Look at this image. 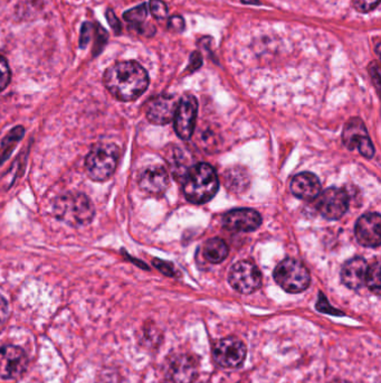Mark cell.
I'll list each match as a JSON object with an SVG mask.
<instances>
[{
  "mask_svg": "<svg viewBox=\"0 0 381 383\" xmlns=\"http://www.w3.org/2000/svg\"><path fill=\"white\" fill-rule=\"evenodd\" d=\"M243 1L247 4H256L257 3L256 0H243Z\"/></svg>",
  "mask_w": 381,
  "mask_h": 383,
  "instance_id": "34",
  "label": "cell"
},
{
  "mask_svg": "<svg viewBox=\"0 0 381 383\" xmlns=\"http://www.w3.org/2000/svg\"><path fill=\"white\" fill-rule=\"evenodd\" d=\"M333 383H349V382H345V381H337V382H333Z\"/></svg>",
  "mask_w": 381,
  "mask_h": 383,
  "instance_id": "35",
  "label": "cell"
},
{
  "mask_svg": "<svg viewBox=\"0 0 381 383\" xmlns=\"http://www.w3.org/2000/svg\"><path fill=\"white\" fill-rule=\"evenodd\" d=\"M224 182L226 188L231 190L235 193H241L249 188V172L245 170L244 167L236 166L226 170L224 175Z\"/></svg>",
  "mask_w": 381,
  "mask_h": 383,
  "instance_id": "19",
  "label": "cell"
},
{
  "mask_svg": "<svg viewBox=\"0 0 381 383\" xmlns=\"http://www.w3.org/2000/svg\"><path fill=\"white\" fill-rule=\"evenodd\" d=\"M317 209L328 220H339L349 209V196L343 188H330L317 198Z\"/></svg>",
  "mask_w": 381,
  "mask_h": 383,
  "instance_id": "8",
  "label": "cell"
},
{
  "mask_svg": "<svg viewBox=\"0 0 381 383\" xmlns=\"http://www.w3.org/2000/svg\"><path fill=\"white\" fill-rule=\"evenodd\" d=\"M147 15H148V8H147L145 4H142V5L127 11V13H125L123 17L131 26L135 27V29L139 33L147 35V36H151V35L155 34V29L151 25L143 26V21L147 19Z\"/></svg>",
  "mask_w": 381,
  "mask_h": 383,
  "instance_id": "20",
  "label": "cell"
},
{
  "mask_svg": "<svg viewBox=\"0 0 381 383\" xmlns=\"http://www.w3.org/2000/svg\"><path fill=\"white\" fill-rule=\"evenodd\" d=\"M366 285L371 292L380 294V263L377 260L372 266L368 267L366 275Z\"/></svg>",
  "mask_w": 381,
  "mask_h": 383,
  "instance_id": "23",
  "label": "cell"
},
{
  "mask_svg": "<svg viewBox=\"0 0 381 383\" xmlns=\"http://www.w3.org/2000/svg\"><path fill=\"white\" fill-rule=\"evenodd\" d=\"M317 308L318 310H321V312H323V313L335 314H335H337V315H343V314L340 313V312L333 310V308L329 305L327 298L324 297L323 295L322 294H320V300L319 302H318Z\"/></svg>",
  "mask_w": 381,
  "mask_h": 383,
  "instance_id": "28",
  "label": "cell"
},
{
  "mask_svg": "<svg viewBox=\"0 0 381 383\" xmlns=\"http://www.w3.org/2000/svg\"><path fill=\"white\" fill-rule=\"evenodd\" d=\"M367 270L368 265L365 259L360 257L350 259L343 265L341 280L350 290H360L361 287L366 284Z\"/></svg>",
  "mask_w": 381,
  "mask_h": 383,
  "instance_id": "18",
  "label": "cell"
},
{
  "mask_svg": "<svg viewBox=\"0 0 381 383\" xmlns=\"http://www.w3.org/2000/svg\"><path fill=\"white\" fill-rule=\"evenodd\" d=\"M197 374V362L190 355H176L169 362L168 377L174 383H192Z\"/></svg>",
  "mask_w": 381,
  "mask_h": 383,
  "instance_id": "15",
  "label": "cell"
},
{
  "mask_svg": "<svg viewBox=\"0 0 381 383\" xmlns=\"http://www.w3.org/2000/svg\"><path fill=\"white\" fill-rule=\"evenodd\" d=\"M177 102L169 96H158L149 100L145 106V115L155 125H166L174 119Z\"/></svg>",
  "mask_w": 381,
  "mask_h": 383,
  "instance_id": "14",
  "label": "cell"
},
{
  "mask_svg": "<svg viewBox=\"0 0 381 383\" xmlns=\"http://www.w3.org/2000/svg\"><path fill=\"white\" fill-rule=\"evenodd\" d=\"M153 265L166 276L174 277L176 275L174 274L176 271H174V266L170 262H166V261L160 260V259H155Z\"/></svg>",
  "mask_w": 381,
  "mask_h": 383,
  "instance_id": "27",
  "label": "cell"
},
{
  "mask_svg": "<svg viewBox=\"0 0 381 383\" xmlns=\"http://www.w3.org/2000/svg\"><path fill=\"white\" fill-rule=\"evenodd\" d=\"M139 186L147 193L162 194L169 188V175L164 167L151 166L139 178Z\"/></svg>",
  "mask_w": 381,
  "mask_h": 383,
  "instance_id": "17",
  "label": "cell"
},
{
  "mask_svg": "<svg viewBox=\"0 0 381 383\" xmlns=\"http://www.w3.org/2000/svg\"><path fill=\"white\" fill-rule=\"evenodd\" d=\"M169 29L172 31H182L184 29V19L180 16H174L172 19H169L168 24Z\"/></svg>",
  "mask_w": 381,
  "mask_h": 383,
  "instance_id": "29",
  "label": "cell"
},
{
  "mask_svg": "<svg viewBox=\"0 0 381 383\" xmlns=\"http://www.w3.org/2000/svg\"><path fill=\"white\" fill-rule=\"evenodd\" d=\"M11 68L8 66L7 61L3 56H0V92L7 88L11 82Z\"/></svg>",
  "mask_w": 381,
  "mask_h": 383,
  "instance_id": "24",
  "label": "cell"
},
{
  "mask_svg": "<svg viewBox=\"0 0 381 383\" xmlns=\"http://www.w3.org/2000/svg\"><path fill=\"white\" fill-rule=\"evenodd\" d=\"M197 113V99L192 94L184 96L179 102H177L174 116V131L180 138L184 139V141L192 138L194 126H196Z\"/></svg>",
  "mask_w": 381,
  "mask_h": 383,
  "instance_id": "7",
  "label": "cell"
},
{
  "mask_svg": "<svg viewBox=\"0 0 381 383\" xmlns=\"http://www.w3.org/2000/svg\"><path fill=\"white\" fill-rule=\"evenodd\" d=\"M8 313H9V310H8L7 302H6L5 298L0 296V323H3L7 320Z\"/></svg>",
  "mask_w": 381,
  "mask_h": 383,
  "instance_id": "32",
  "label": "cell"
},
{
  "mask_svg": "<svg viewBox=\"0 0 381 383\" xmlns=\"http://www.w3.org/2000/svg\"><path fill=\"white\" fill-rule=\"evenodd\" d=\"M53 210L60 221L74 228L90 225L95 214L91 200L78 192H68L56 198Z\"/></svg>",
  "mask_w": 381,
  "mask_h": 383,
  "instance_id": "3",
  "label": "cell"
},
{
  "mask_svg": "<svg viewBox=\"0 0 381 383\" xmlns=\"http://www.w3.org/2000/svg\"><path fill=\"white\" fill-rule=\"evenodd\" d=\"M107 17L108 21H109L112 29H115V31L117 33V34H120V33H121V24H120V21H118L115 13L109 9V11H107Z\"/></svg>",
  "mask_w": 381,
  "mask_h": 383,
  "instance_id": "30",
  "label": "cell"
},
{
  "mask_svg": "<svg viewBox=\"0 0 381 383\" xmlns=\"http://www.w3.org/2000/svg\"><path fill=\"white\" fill-rule=\"evenodd\" d=\"M184 178V194L190 203H207L217 193L219 180L215 170L206 163L187 170Z\"/></svg>",
  "mask_w": 381,
  "mask_h": 383,
  "instance_id": "2",
  "label": "cell"
},
{
  "mask_svg": "<svg viewBox=\"0 0 381 383\" xmlns=\"http://www.w3.org/2000/svg\"><path fill=\"white\" fill-rule=\"evenodd\" d=\"M343 141L349 149L358 148L359 153L366 158L374 157V145L369 138L368 131L359 118H353L345 123Z\"/></svg>",
  "mask_w": 381,
  "mask_h": 383,
  "instance_id": "10",
  "label": "cell"
},
{
  "mask_svg": "<svg viewBox=\"0 0 381 383\" xmlns=\"http://www.w3.org/2000/svg\"><path fill=\"white\" fill-rule=\"evenodd\" d=\"M357 240L363 247L378 248L381 242V218L379 213L365 214L355 229Z\"/></svg>",
  "mask_w": 381,
  "mask_h": 383,
  "instance_id": "12",
  "label": "cell"
},
{
  "mask_svg": "<svg viewBox=\"0 0 381 383\" xmlns=\"http://www.w3.org/2000/svg\"><path fill=\"white\" fill-rule=\"evenodd\" d=\"M213 355L223 368H239L246 357V347L236 337H225L216 343Z\"/></svg>",
  "mask_w": 381,
  "mask_h": 383,
  "instance_id": "9",
  "label": "cell"
},
{
  "mask_svg": "<svg viewBox=\"0 0 381 383\" xmlns=\"http://www.w3.org/2000/svg\"><path fill=\"white\" fill-rule=\"evenodd\" d=\"M229 282L236 292L244 295L252 294L262 285V274L254 263L241 260L231 267Z\"/></svg>",
  "mask_w": 381,
  "mask_h": 383,
  "instance_id": "6",
  "label": "cell"
},
{
  "mask_svg": "<svg viewBox=\"0 0 381 383\" xmlns=\"http://www.w3.org/2000/svg\"><path fill=\"white\" fill-rule=\"evenodd\" d=\"M150 11L158 19H165L168 15L167 6L161 0H150Z\"/></svg>",
  "mask_w": 381,
  "mask_h": 383,
  "instance_id": "25",
  "label": "cell"
},
{
  "mask_svg": "<svg viewBox=\"0 0 381 383\" xmlns=\"http://www.w3.org/2000/svg\"><path fill=\"white\" fill-rule=\"evenodd\" d=\"M379 0H355V7L361 13H368L378 6Z\"/></svg>",
  "mask_w": 381,
  "mask_h": 383,
  "instance_id": "26",
  "label": "cell"
},
{
  "mask_svg": "<svg viewBox=\"0 0 381 383\" xmlns=\"http://www.w3.org/2000/svg\"><path fill=\"white\" fill-rule=\"evenodd\" d=\"M291 192L296 198L304 201L317 200L321 193V183L319 178L312 173H301L291 180Z\"/></svg>",
  "mask_w": 381,
  "mask_h": 383,
  "instance_id": "16",
  "label": "cell"
},
{
  "mask_svg": "<svg viewBox=\"0 0 381 383\" xmlns=\"http://www.w3.org/2000/svg\"><path fill=\"white\" fill-rule=\"evenodd\" d=\"M202 56H200L199 53H194L190 58L189 70H197L202 66Z\"/></svg>",
  "mask_w": 381,
  "mask_h": 383,
  "instance_id": "33",
  "label": "cell"
},
{
  "mask_svg": "<svg viewBox=\"0 0 381 383\" xmlns=\"http://www.w3.org/2000/svg\"><path fill=\"white\" fill-rule=\"evenodd\" d=\"M273 276L281 288L292 294L304 292L311 282L309 270L303 263L292 258L281 261Z\"/></svg>",
  "mask_w": 381,
  "mask_h": 383,
  "instance_id": "5",
  "label": "cell"
},
{
  "mask_svg": "<svg viewBox=\"0 0 381 383\" xmlns=\"http://www.w3.org/2000/svg\"><path fill=\"white\" fill-rule=\"evenodd\" d=\"M104 86L120 101H133L148 89L147 71L135 61L119 62L104 73Z\"/></svg>",
  "mask_w": 381,
  "mask_h": 383,
  "instance_id": "1",
  "label": "cell"
},
{
  "mask_svg": "<svg viewBox=\"0 0 381 383\" xmlns=\"http://www.w3.org/2000/svg\"><path fill=\"white\" fill-rule=\"evenodd\" d=\"M28 357L23 349L14 345L0 347V378L15 379L26 370Z\"/></svg>",
  "mask_w": 381,
  "mask_h": 383,
  "instance_id": "11",
  "label": "cell"
},
{
  "mask_svg": "<svg viewBox=\"0 0 381 383\" xmlns=\"http://www.w3.org/2000/svg\"><path fill=\"white\" fill-rule=\"evenodd\" d=\"M119 158L120 149L117 145L98 143L86 156V173L96 182L109 180L117 170Z\"/></svg>",
  "mask_w": 381,
  "mask_h": 383,
  "instance_id": "4",
  "label": "cell"
},
{
  "mask_svg": "<svg viewBox=\"0 0 381 383\" xmlns=\"http://www.w3.org/2000/svg\"><path fill=\"white\" fill-rule=\"evenodd\" d=\"M25 135V129L21 126L14 128L11 133H8L4 138L1 143V153H0V164H3L8 157L11 156L14 149H15L16 143H19Z\"/></svg>",
  "mask_w": 381,
  "mask_h": 383,
  "instance_id": "22",
  "label": "cell"
},
{
  "mask_svg": "<svg viewBox=\"0 0 381 383\" xmlns=\"http://www.w3.org/2000/svg\"><path fill=\"white\" fill-rule=\"evenodd\" d=\"M229 255V245L219 238L210 239L204 245V257L210 263H221Z\"/></svg>",
  "mask_w": 381,
  "mask_h": 383,
  "instance_id": "21",
  "label": "cell"
},
{
  "mask_svg": "<svg viewBox=\"0 0 381 383\" xmlns=\"http://www.w3.org/2000/svg\"><path fill=\"white\" fill-rule=\"evenodd\" d=\"M223 227L234 233H251L262 225V217L252 209L234 210L224 215Z\"/></svg>",
  "mask_w": 381,
  "mask_h": 383,
  "instance_id": "13",
  "label": "cell"
},
{
  "mask_svg": "<svg viewBox=\"0 0 381 383\" xmlns=\"http://www.w3.org/2000/svg\"><path fill=\"white\" fill-rule=\"evenodd\" d=\"M370 74L371 78L374 80L375 86H376L377 89H379V86H380V70H379L378 63L374 62L371 64Z\"/></svg>",
  "mask_w": 381,
  "mask_h": 383,
  "instance_id": "31",
  "label": "cell"
}]
</instances>
